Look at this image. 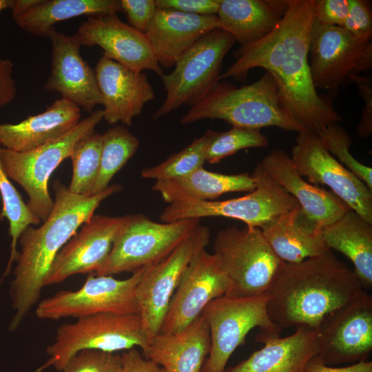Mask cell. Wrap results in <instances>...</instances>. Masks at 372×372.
<instances>
[{"label":"cell","mask_w":372,"mask_h":372,"mask_svg":"<svg viewBox=\"0 0 372 372\" xmlns=\"http://www.w3.org/2000/svg\"><path fill=\"white\" fill-rule=\"evenodd\" d=\"M210 230L199 225L167 258L149 266L136 289L143 329L149 342L161 329L172 297L196 254L206 248Z\"/></svg>","instance_id":"cell-14"},{"label":"cell","mask_w":372,"mask_h":372,"mask_svg":"<svg viewBox=\"0 0 372 372\" xmlns=\"http://www.w3.org/2000/svg\"><path fill=\"white\" fill-rule=\"evenodd\" d=\"M287 6V0H220L216 14L218 26L245 45L269 34Z\"/></svg>","instance_id":"cell-29"},{"label":"cell","mask_w":372,"mask_h":372,"mask_svg":"<svg viewBox=\"0 0 372 372\" xmlns=\"http://www.w3.org/2000/svg\"><path fill=\"white\" fill-rule=\"evenodd\" d=\"M275 254L285 262L295 263L321 254L329 249L322 227L300 206L260 228Z\"/></svg>","instance_id":"cell-28"},{"label":"cell","mask_w":372,"mask_h":372,"mask_svg":"<svg viewBox=\"0 0 372 372\" xmlns=\"http://www.w3.org/2000/svg\"><path fill=\"white\" fill-rule=\"evenodd\" d=\"M149 345L139 314L101 313L79 318L56 329L54 342L46 348L49 358L35 372L50 367L61 371L72 357L83 350L115 353L138 347L146 358Z\"/></svg>","instance_id":"cell-5"},{"label":"cell","mask_w":372,"mask_h":372,"mask_svg":"<svg viewBox=\"0 0 372 372\" xmlns=\"http://www.w3.org/2000/svg\"><path fill=\"white\" fill-rule=\"evenodd\" d=\"M251 175L256 188L248 194L225 200H183L169 204L161 220L170 223L185 219L220 216L241 220L248 227L260 228L300 206L297 200L270 178L258 165Z\"/></svg>","instance_id":"cell-10"},{"label":"cell","mask_w":372,"mask_h":372,"mask_svg":"<svg viewBox=\"0 0 372 372\" xmlns=\"http://www.w3.org/2000/svg\"><path fill=\"white\" fill-rule=\"evenodd\" d=\"M213 248L232 284L229 296L252 297L269 293L285 263L273 251L259 227L234 226L220 230Z\"/></svg>","instance_id":"cell-6"},{"label":"cell","mask_w":372,"mask_h":372,"mask_svg":"<svg viewBox=\"0 0 372 372\" xmlns=\"http://www.w3.org/2000/svg\"><path fill=\"white\" fill-rule=\"evenodd\" d=\"M219 28L216 14L196 15L158 8L145 34L161 66L178 58L209 32Z\"/></svg>","instance_id":"cell-23"},{"label":"cell","mask_w":372,"mask_h":372,"mask_svg":"<svg viewBox=\"0 0 372 372\" xmlns=\"http://www.w3.org/2000/svg\"><path fill=\"white\" fill-rule=\"evenodd\" d=\"M121 355L99 350H83L66 363L61 372H121Z\"/></svg>","instance_id":"cell-38"},{"label":"cell","mask_w":372,"mask_h":372,"mask_svg":"<svg viewBox=\"0 0 372 372\" xmlns=\"http://www.w3.org/2000/svg\"><path fill=\"white\" fill-rule=\"evenodd\" d=\"M121 188L114 184L99 194L84 196L72 193L59 179L54 182L55 200L48 217L38 228L27 227L18 240L21 250L10 289L14 311L10 331L17 330L38 301L59 251L90 219L101 203Z\"/></svg>","instance_id":"cell-2"},{"label":"cell","mask_w":372,"mask_h":372,"mask_svg":"<svg viewBox=\"0 0 372 372\" xmlns=\"http://www.w3.org/2000/svg\"><path fill=\"white\" fill-rule=\"evenodd\" d=\"M124 220L125 216L94 214L59 251L45 286L72 275L96 273L110 254Z\"/></svg>","instance_id":"cell-19"},{"label":"cell","mask_w":372,"mask_h":372,"mask_svg":"<svg viewBox=\"0 0 372 372\" xmlns=\"http://www.w3.org/2000/svg\"><path fill=\"white\" fill-rule=\"evenodd\" d=\"M287 9L273 30L264 38L241 45L235 61L219 79H245L251 69L270 74L281 103L303 131L317 134L342 118L332 104L313 85L309 63L315 0H287Z\"/></svg>","instance_id":"cell-1"},{"label":"cell","mask_w":372,"mask_h":372,"mask_svg":"<svg viewBox=\"0 0 372 372\" xmlns=\"http://www.w3.org/2000/svg\"><path fill=\"white\" fill-rule=\"evenodd\" d=\"M81 46L97 45L107 58L136 72H163L144 33L123 22L116 14L90 17L74 34Z\"/></svg>","instance_id":"cell-18"},{"label":"cell","mask_w":372,"mask_h":372,"mask_svg":"<svg viewBox=\"0 0 372 372\" xmlns=\"http://www.w3.org/2000/svg\"><path fill=\"white\" fill-rule=\"evenodd\" d=\"M256 186L251 174H225L202 167L183 177L156 181L152 189L171 204L183 200H211L229 192H251Z\"/></svg>","instance_id":"cell-30"},{"label":"cell","mask_w":372,"mask_h":372,"mask_svg":"<svg viewBox=\"0 0 372 372\" xmlns=\"http://www.w3.org/2000/svg\"><path fill=\"white\" fill-rule=\"evenodd\" d=\"M269 298V293L252 297L224 296L205 307L202 313L209 327L211 349L202 372H225L231 354L255 327L261 333L279 335L282 329L268 316Z\"/></svg>","instance_id":"cell-11"},{"label":"cell","mask_w":372,"mask_h":372,"mask_svg":"<svg viewBox=\"0 0 372 372\" xmlns=\"http://www.w3.org/2000/svg\"><path fill=\"white\" fill-rule=\"evenodd\" d=\"M200 219L157 223L137 214L125 216L107 257L96 275L134 272L167 258L200 225Z\"/></svg>","instance_id":"cell-8"},{"label":"cell","mask_w":372,"mask_h":372,"mask_svg":"<svg viewBox=\"0 0 372 372\" xmlns=\"http://www.w3.org/2000/svg\"><path fill=\"white\" fill-rule=\"evenodd\" d=\"M13 0H0V12L6 10L10 9Z\"/></svg>","instance_id":"cell-47"},{"label":"cell","mask_w":372,"mask_h":372,"mask_svg":"<svg viewBox=\"0 0 372 372\" xmlns=\"http://www.w3.org/2000/svg\"><path fill=\"white\" fill-rule=\"evenodd\" d=\"M329 249L342 253L354 266L364 288L372 287V224L353 210L322 227Z\"/></svg>","instance_id":"cell-31"},{"label":"cell","mask_w":372,"mask_h":372,"mask_svg":"<svg viewBox=\"0 0 372 372\" xmlns=\"http://www.w3.org/2000/svg\"><path fill=\"white\" fill-rule=\"evenodd\" d=\"M269 144L260 130L232 127L224 132H215L206 154V162L216 164L223 158L247 148L265 147Z\"/></svg>","instance_id":"cell-36"},{"label":"cell","mask_w":372,"mask_h":372,"mask_svg":"<svg viewBox=\"0 0 372 372\" xmlns=\"http://www.w3.org/2000/svg\"><path fill=\"white\" fill-rule=\"evenodd\" d=\"M10 9L21 29L40 37H48L54 25L62 21L122 12L120 0H13Z\"/></svg>","instance_id":"cell-25"},{"label":"cell","mask_w":372,"mask_h":372,"mask_svg":"<svg viewBox=\"0 0 372 372\" xmlns=\"http://www.w3.org/2000/svg\"><path fill=\"white\" fill-rule=\"evenodd\" d=\"M81 108L65 99L56 100L45 111L16 124H0V143L4 148L26 152L56 139L79 122Z\"/></svg>","instance_id":"cell-26"},{"label":"cell","mask_w":372,"mask_h":372,"mask_svg":"<svg viewBox=\"0 0 372 372\" xmlns=\"http://www.w3.org/2000/svg\"><path fill=\"white\" fill-rule=\"evenodd\" d=\"M364 291L354 270L328 249L298 262H285L269 292L267 310L281 329H318L325 318Z\"/></svg>","instance_id":"cell-3"},{"label":"cell","mask_w":372,"mask_h":372,"mask_svg":"<svg viewBox=\"0 0 372 372\" xmlns=\"http://www.w3.org/2000/svg\"><path fill=\"white\" fill-rule=\"evenodd\" d=\"M158 8L190 14H216L220 0H155Z\"/></svg>","instance_id":"cell-43"},{"label":"cell","mask_w":372,"mask_h":372,"mask_svg":"<svg viewBox=\"0 0 372 372\" xmlns=\"http://www.w3.org/2000/svg\"><path fill=\"white\" fill-rule=\"evenodd\" d=\"M210 349L209 329L201 313L179 332L155 335L145 358L166 372H202Z\"/></svg>","instance_id":"cell-27"},{"label":"cell","mask_w":372,"mask_h":372,"mask_svg":"<svg viewBox=\"0 0 372 372\" xmlns=\"http://www.w3.org/2000/svg\"><path fill=\"white\" fill-rule=\"evenodd\" d=\"M235 42L227 32L216 28L187 50L176 61L174 69L161 76L166 97L153 118L201 100L220 81L223 61Z\"/></svg>","instance_id":"cell-9"},{"label":"cell","mask_w":372,"mask_h":372,"mask_svg":"<svg viewBox=\"0 0 372 372\" xmlns=\"http://www.w3.org/2000/svg\"><path fill=\"white\" fill-rule=\"evenodd\" d=\"M296 328L285 338L260 332L256 339L264 347L227 372H303L309 360L318 353L317 329Z\"/></svg>","instance_id":"cell-24"},{"label":"cell","mask_w":372,"mask_h":372,"mask_svg":"<svg viewBox=\"0 0 372 372\" xmlns=\"http://www.w3.org/2000/svg\"><path fill=\"white\" fill-rule=\"evenodd\" d=\"M342 28L353 36L371 41L372 10L365 0H349V12Z\"/></svg>","instance_id":"cell-39"},{"label":"cell","mask_w":372,"mask_h":372,"mask_svg":"<svg viewBox=\"0 0 372 372\" xmlns=\"http://www.w3.org/2000/svg\"><path fill=\"white\" fill-rule=\"evenodd\" d=\"M215 131L207 130L179 152L163 162L142 169L141 176L156 181L177 178L203 167L208 146Z\"/></svg>","instance_id":"cell-34"},{"label":"cell","mask_w":372,"mask_h":372,"mask_svg":"<svg viewBox=\"0 0 372 372\" xmlns=\"http://www.w3.org/2000/svg\"><path fill=\"white\" fill-rule=\"evenodd\" d=\"M327 150L362 180L372 192V168L356 160L350 152L352 139L338 123L328 125L317 134Z\"/></svg>","instance_id":"cell-37"},{"label":"cell","mask_w":372,"mask_h":372,"mask_svg":"<svg viewBox=\"0 0 372 372\" xmlns=\"http://www.w3.org/2000/svg\"><path fill=\"white\" fill-rule=\"evenodd\" d=\"M103 106V119L109 124L131 126L155 94L143 72L128 69L104 55L94 69Z\"/></svg>","instance_id":"cell-21"},{"label":"cell","mask_w":372,"mask_h":372,"mask_svg":"<svg viewBox=\"0 0 372 372\" xmlns=\"http://www.w3.org/2000/svg\"><path fill=\"white\" fill-rule=\"evenodd\" d=\"M258 165L276 183L293 197L306 215L322 227L351 210L331 191L305 180L296 170L291 156L281 149H273Z\"/></svg>","instance_id":"cell-22"},{"label":"cell","mask_w":372,"mask_h":372,"mask_svg":"<svg viewBox=\"0 0 372 372\" xmlns=\"http://www.w3.org/2000/svg\"><path fill=\"white\" fill-rule=\"evenodd\" d=\"M102 149V134L91 132L74 145L70 158L72 177L68 189L73 194L91 196L99 173Z\"/></svg>","instance_id":"cell-35"},{"label":"cell","mask_w":372,"mask_h":372,"mask_svg":"<svg viewBox=\"0 0 372 372\" xmlns=\"http://www.w3.org/2000/svg\"><path fill=\"white\" fill-rule=\"evenodd\" d=\"M121 355V372H166L162 366L145 358L135 348L125 351Z\"/></svg>","instance_id":"cell-44"},{"label":"cell","mask_w":372,"mask_h":372,"mask_svg":"<svg viewBox=\"0 0 372 372\" xmlns=\"http://www.w3.org/2000/svg\"><path fill=\"white\" fill-rule=\"evenodd\" d=\"M1 145L0 143V151ZM0 195L2 201V209L0 212V220L5 218L9 222V235L11 240V249L7 267L0 280L7 276L11 270L12 265L15 262L18 251L17 242L23 230L31 225H39L41 220L34 215L24 203L19 192L12 184L10 178L4 172L0 162Z\"/></svg>","instance_id":"cell-33"},{"label":"cell","mask_w":372,"mask_h":372,"mask_svg":"<svg viewBox=\"0 0 372 372\" xmlns=\"http://www.w3.org/2000/svg\"><path fill=\"white\" fill-rule=\"evenodd\" d=\"M122 12L129 25L135 30L145 33L158 8L155 0H120Z\"/></svg>","instance_id":"cell-40"},{"label":"cell","mask_w":372,"mask_h":372,"mask_svg":"<svg viewBox=\"0 0 372 372\" xmlns=\"http://www.w3.org/2000/svg\"><path fill=\"white\" fill-rule=\"evenodd\" d=\"M138 138L122 125H115L102 134L99 173L90 195L105 190L114 176L136 152Z\"/></svg>","instance_id":"cell-32"},{"label":"cell","mask_w":372,"mask_h":372,"mask_svg":"<svg viewBox=\"0 0 372 372\" xmlns=\"http://www.w3.org/2000/svg\"><path fill=\"white\" fill-rule=\"evenodd\" d=\"M309 63L316 89L337 92L352 75L372 65V41L355 37L342 27L314 21Z\"/></svg>","instance_id":"cell-13"},{"label":"cell","mask_w":372,"mask_h":372,"mask_svg":"<svg viewBox=\"0 0 372 372\" xmlns=\"http://www.w3.org/2000/svg\"><path fill=\"white\" fill-rule=\"evenodd\" d=\"M205 119H220L232 127L258 130L276 127L298 133L303 131L284 108L276 83L267 72L254 83L239 87L226 81H218L190 107L180 123Z\"/></svg>","instance_id":"cell-4"},{"label":"cell","mask_w":372,"mask_h":372,"mask_svg":"<svg viewBox=\"0 0 372 372\" xmlns=\"http://www.w3.org/2000/svg\"><path fill=\"white\" fill-rule=\"evenodd\" d=\"M12 70L13 63L9 59H0V108L11 103L16 96Z\"/></svg>","instance_id":"cell-45"},{"label":"cell","mask_w":372,"mask_h":372,"mask_svg":"<svg viewBox=\"0 0 372 372\" xmlns=\"http://www.w3.org/2000/svg\"><path fill=\"white\" fill-rule=\"evenodd\" d=\"M149 266L123 280L112 276L90 275L76 291L62 290L39 302L35 310L41 320L83 318L101 313L139 314L136 289Z\"/></svg>","instance_id":"cell-12"},{"label":"cell","mask_w":372,"mask_h":372,"mask_svg":"<svg viewBox=\"0 0 372 372\" xmlns=\"http://www.w3.org/2000/svg\"><path fill=\"white\" fill-rule=\"evenodd\" d=\"M290 156L298 172L309 183L328 186L351 210L372 224V192L327 150L316 134L298 132Z\"/></svg>","instance_id":"cell-15"},{"label":"cell","mask_w":372,"mask_h":372,"mask_svg":"<svg viewBox=\"0 0 372 372\" xmlns=\"http://www.w3.org/2000/svg\"><path fill=\"white\" fill-rule=\"evenodd\" d=\"M52 56L50 76L44 85L91 114L102 99L95 71L83 60L74 34L68 36L52 28L48 35Z\"/></svg>","instance_id":"cell-20"},{"label":"cell","mask_w":372,"mask_h":372,"mask_svg":"<svg viewBox=\"0 0 372 372\" xmlns=\"http://www.w3.org/2000/svg\"><path fill=\"white\" fill-rule=\"evenodd\" d=\"M349 12V0H315L314 21L342 27Z\"/></svg>","instance_id":"cell-41"},{"label":"cell","mask_w":372,"mask_h":372,"mask_svg":"<svg viewBox=\"0 0 372 372\" xmlns=\"http://www.w3.org/2000/svg\"><path fill=\"white\" fill-rule=\"evenodd\" d=\"M349 81L356 85L364 104L357 132L360 137L367 138L372 133V80L371 77L358 74L351 76Z\"/></svg>","instance_id":"cell-42"},{"label":"cell","mask_w":372,"mask_h":372,"mask_svg":"<svg viewBox=\"0 0 372 372\" xmlns=\"http://www.w3.org/2000/svg\"><path fill=\"white\" fill-rule=\"evenodd\" d=\"M303 372H372V362L360 361L344 367H331L316 355L307 363Z\"/></svg>","instance_id":"cell-46"},{"label":"cell","mask_w":372,"mask_h":372,"mask_svg":"<svg viewBox=\"0 0 372 372\" xmlns=\"http://www.w3.org/2000/svg\"><path fill=\"white\" fill-rule=\"evenodd\" d=\"M231 290V282L216 256L205 249L200 250L184 271L159 333L180 331L198 317L210 302L229 295Z\"/></svg>","instance_id":"cell-16"},{"label":"cell","mask_w":372,"mask_h":372,"mask_svg":"<svg viewBox=\"0 0 372 372\" xmlns=\"http://www.w3.org/2000/svg\"><path fill=\"white\" fill-rule=\"evenodd\" d=\"M326 364L360 362L372 350V298L365 291L329 316L317 329Z\"/></svg>","instance_id":"cell-17"},{"label":"cell","mask_w":372,"mask_h":372,"mask_svg":"<svg viewBox=\"0 0 372 372\" xmlns=\"http://www.w3.org/2000/svg\"><path fill=\"white\" fill-rule=\"evenodd\" d=\"M102 119L103 110L93 111L65 134L26 152L1 147L0 162L4 172L25 189L29 198L28 208L41 221L48 217L54 205L48 188L50 175L70 157L81 138L94 132Z\"/></svg>","instance_id":"cell-7"}]
</instances>
